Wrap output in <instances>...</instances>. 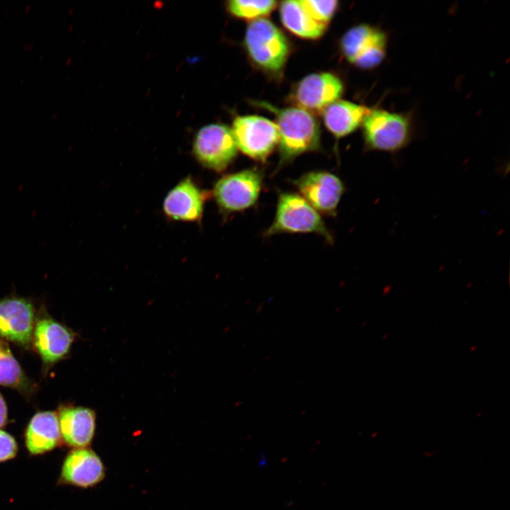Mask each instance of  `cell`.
Returning a JSON list of instances; mask_svg holds the SVG:
<instances>
[{
  "mask_svg": "<svg viewBox=\"0 0 510 510\" xmlns=\"http://www.w3.org/2000/svg\"><path fill=\"white\" fill-rule=\"evenodd\" d=\"M253 103L270 111L276 117L280 153L276 172L299 155L319 149V125L310 112L298 107L280 108L266 101Z\"/></svg>",
  "mask_w": 510,
  "mask_h": 510,
  "instance_id": "1",
  "label": "cell"
},
{
  "mask_svg": "<svg viewBox=\"0 0 510 510\" xmlns=\"http://www.w3.org/2000/svg\"><path fill=\"white\" fill-rule=\"evenodd\" d=\"M244 47L251 62L268 74H281L290 52L283 33L269 20L251 21L244 37Z\"/></svg>",
  "mask_w": 510,
  "mask_h": 510,
  "instance_id": "2",
  "label": "cell"
},
{
  "mask_svg": "<svg viewBox=\"0 0 510 510\" xmlns=\"http://www.w3.org/2000/svg\"><path fill=\"white\" fill-rule=\"evenodd\" d=\"M280 233H314L329 244L334 242L320 214L300 194L293 192L278 193L274 219L264 235L269 237Z\"/></svg>",
  "mask_w": 510,
  "mask_h": 510,
  "instance_id": "3",
  "label": "cell"
},
{
  "mask_svg": "<svg viewBox=\"0 0 510 510\" xmlns=\"http://www.w3.org/2000/svg\"><path fill=\"white\" fill-rule=\"evenodd\" d=\"M368 150L396 152L411 140L412 123L407 114L384 109H370L361 123Z\"/></svg>",
  "mask_w": 510,
  "mask_h": 510,
  "instance_id": "4",
  "label": "cell"
},
{
  "mask_svg": "<svg viewBox=\"0 0 510 510\" xmlns=\"http://www.w3.org/2000/svg\"><path fill=\"white\" fill-rule=\"evenodd\" d=\"M264 174L256 168L244 169L220 178L212 195L225 214L241 212L254 206L259 197Z\"/></svg>",
  "mask_w": 510,
  "mask_h": 510,
  "instance_id": "5",
  "label": "cell"
},
{
  "mask_svg": "<svg viewBox=\"0 0 510 510\" xmlns=\"http://www.w3.org/2000/svg\"><path fill=\"white\" fill-rule=\"evenodd\" d=\"M387 38L380 28L368 24H359L348 30L342 36L340 47L346 60L353 65L370 69L385 59Z\"/></svg>",
  "mask_w": 510,
  "mask_h": 510,
  "instance_id": "6",
  "label": "cell"
},
{
  "mask_svg": "<svg viewBox=\"0 0 510 510\" xmlns=\"http://www.w3.org/2000/svg\"><path fill=\"white\" fill-rule=\"evenodd\" d=\"M231 130L237 149L256 161L265 162L278 144L276 124L262 116H237Z\"/></svg>",
  "mask_w": 510,
  "mask_h": 510,
  "instance_id": "7",
  "label": "cell"
},
{
  "mask_svg": "<svg viewBox=\"0 0 510 510\" xmlns=\"http://www.w3.org/2000/svg\"><path fill=\"white\" fill-rule=\"evenodd\" d=\"M237 149L232 130L223 124L203 126L193 140V152L198 162L217 172L232 163Z\"/></svg>",
  "mask_w": 510,
  "mask_h": 510,
  "instance_id": "8",
  "label": "cell"
},
{
  "mask_svg": "<svg viewBox=\"0 0 510 510\" xmlns=\"http://www.w3.org/2000/svg\"><path fill=\"white\" fill-rule=\"evenodd\" d=\"M300 195L319 213L335 216L345 186L336 175L326 171L307 172L292 181Z\"/></svg>",
  "mask_w": 510,
  "mask_h": 510,
  "instance_id": "9",
  "label": "cell"
},
{
  "mask_svg": "<svg viewBox=\"0 0 510 510\" xmlns=\"http://www.w3.org/2000/svg\"><path fill=\"white\" fill-rule=\"evenodd\" d=\"M344 92L341 79L330 72L310 74L294 87L290 99L296 107L308 112L322 111L339 99Z\"/></svg>",
  "mask_w": 510,
  "mask_h": 510,
  "instance_id": "10",
  "label": "cell"
},
{
  "mask_svg": "<svg viewBox=\"0 0 510 510\" xmlns=\"http://www.w3.org/2000/svg\"><path fill=\"white\" fill-rule=\"evenodd\" d=\"M35 307L28 298L0 299V336L24 347L30 345L35 327Z\"/></svg>",
  "mask_w": 510,
  "mask_h": 510,
  "instance_id": "11",
  "label": "cell"
},
{
  "mask_svg": "<svg viewBox=\"0 0 510 510\" xmlns=\"http://www.w3.org/2000/svg\"><path fill=\"white\" fill-rule=\"evenodd\" d=\"M105 477V465L96 452L89 448H74L63 462L60 482L89 488L99 484Z\"/></svg>",
  "mask_w": 510,
  "mask_h": 510,
  "instance_id": "12",
  "label": "cell"
},
{
  "mask_svg": "<svg viewBox=\"0 0 510 510\" xmlns=\"http://www.w3.org/2000/svg\"><path fill=\"white\" fill-rule=\"evenodd\" d=\"M207 193L188 177L180 181L166 195L163 203L164 214L174 220L200 221Z\"/></svg>",
  "mask_w": 510,
  "mask_h": 510,
  "instance_id": "13",
  "label": "cell"
},
{
  "mask_svg": "<svg viewBox=\"0 0 510 510\" xmlns=\"http://www.w3.org/2000/svg\"><path fill=\"white\" fill-rule=\"evenodd\" d=\"M57 415L63 442L74 448H89L96 432L95 411L85 407L62 405Z\"/></svg>",
  "mask_w": 510,
  "mask_h": 510,
  "instance_id": "14",
  "label": "cell"
},
{
  "mask_svg": "<svg viewBox=\"0 0 510 510\" xmlns=\"http://www.w3.org/2000/svg\"><path fill=\"white\" fill-rule=\"evenodd\" d=\"M33 335L35 347L46 365L64 358L75 337L72 331L49 317L41 318L36 322Z\"/></svg>",
  "mask_w": 510,
  "mask_h": 510,
  "instance_id": "15",
  "label": "cell"
},
{
  "mask_svg": "<svg viewBox=\"0 0 510 510\" xmlns=\"http://www.w3.org/2000/svg\"><path fill=\"white\" fill-rule=\"evenodd\" d=\"M25 439L26 448L33 455L42 454L60 446L62 436L57 414L45 411L35 414L27 426Z\"/></svg>",
  "mask_w": 510,
  "mask_h": 510,
  "instance_id": "16",
  "label": "cell"
},
{
  "mask_svg": "<svg viewBox=\"0 0 510 510\" xmlns=\"http://www.w3.org/2000/svg\"><path fill=\"white\" fill-rule=\"evenodd\" d=\"M370 109L363 105L337 100L322 110V118L327 129L336 138H341L361 125Z\"/></svg>",
  "mask_w": 510,
  "mask_h": 510,
  "instance_id": "17",
  "label": "cell"
},
{
  "mask_svg": "<svg viewBox=\"0 0 510 510\" xmlns=\"http://www.w3.org/2000/svg\"><path fill=\"white\" fill-rule=\"evenodd\" d=\"M280 15L283 26L302 38L317 39L327 28L326 25L310 17L297 0L282 1L280 4Z\"/></svg>",
  "mask_w": 510,
  "mask_h": 510,
  "instance_id": "18",
  "label": "cell"
},
{
  "mask_svg": "<svg viewBox=\"0 0 510 510\" xmlns=\"http://www.w3.org/2000/svg\"><path fill=\"white\" fill-rule=\"evenodd\" d=\"M0 385L30 393L32 385L15 358L8 344L0 339Z\"/></svg>",
  "mask_w": 510,
  "mask_h": 510,
  "instance_id": "19",
  "label": "cell"
},
{
  "mask_svg": "<svg viewBox=\"0 0 510 510\" xmlns=\"http://www.w3.org/2000/svg\"><path fill=\"white\" fill-rule=\"evenodd\" d=\"M277 4L273 0H231L227 2L226 7L233 16L254 21L268 16Z\"/></svg>",
  "mask_w": 510,
  "mask_h": 510,
  "instance_id": "20",
  "label": "cell"
},
{
  "mask_svg": "<svg viewBox=\"0 0 510 510\" xmlns=\"http://www.w3.org/2000/svg\"><path fill=\"white\" fill-rule=\"evenodd\" d=\"M299 2L310 17L326 26L332 18L338 6V1L335 0H299Z\"/></svg>",
  "mask_w": 510,
  "mask_h": 510,
  "instance_id": "21",
  "label": "cell"
},
{
  "mask_svg": "<svg viewBox=\"0 0 510 510\" xmlns=\"http://www.w3.org/2000/svg\"><path fill=\"white\" fill-rule=\"evenodd\" d=\"M17 451L18 446L14 438L0 429V462L13 458Z\"/></svg>",
  "mask_w": 510,
  "mask_h": 510,
  "instance_id": "22",
  "label": "cell"
},
{
  "mask_svg": "<svg viewBox=\"0 0 510 510\" xmlns=\"http://www.w3.org/2000/svg\"><path fill=\"white\" fill-rule=\"evenodd\" d=\"M7 421V407L4 399L0 393V428L4 426Z\"/></svg>",
  "mask_w": 510,
  "mask_h": 510,
  "instance_id": "23",
  "label": "cell"
},
{
  "mask_svg": "<svg viewBox=\"0 0 510 510\" xmlns=\"http://www.w3.org/2000/svg\"><path fill=\"white\" fill-rule=\"evenodd\" d=\"M266 464L267 461L266 460V457L264 455L263 453H261L259 458H258V465L260 468H262L263 466H266Z\"/></svg>",
  "mask_w": 510,
  "mask_h": 510,
  "instance_id": "24",
  "label": "cell"
}]
</instances>
